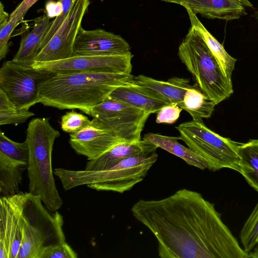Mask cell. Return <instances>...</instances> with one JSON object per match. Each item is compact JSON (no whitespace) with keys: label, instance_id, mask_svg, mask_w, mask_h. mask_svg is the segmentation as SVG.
I'll return each instance as SVG.
<instances>
[{"label":"cell","instance_id":"obj_1","mask_svg":"<svg viewBox=\"0 0 258 258\" xmlns=\"http://www.w3.org/2000/svg\"><path fill=\"white\" fill-rule=\"evenodd\" d=\"M134 217L157 240L161 258H248L214 204L183 188L159 200H139Z\"/></svg>","mask_w":258,"mask_h":258},{"label":"cell","instance_id":"obj_2","mask_svg":"<svg viewBox=\"0 0 258 258\" xmlns=\"http://www.w3.org/2000/svg\"><path fill=\"white\" fill-rule=\"evenodd\" d=\"M133 77L96 72L50 73L38 84V103L61 110L78 109L89 115L93 107Z\"/></svg>","mask_w":258,"mask_h":258},{"label":"cell","instance_id":"obj_3","mask_svg":"<svg viewBox=\"0 0 258 258\" xmlns=\"http://www.w3.org/2000/svg\"><path fill=\"white\" fill-rule=\"evenodd\" d=\"M59 136L60 133L52 127L48 118L31 120L26 131L29 192L39 196L51 212L57 211L62 205L55 183L52 165L54 143Z\"/></svg>","mask_w":258,"mask_h":258},{"label":"cell","instance_id":"obj_4","mask_svg":"<svg viewBox=\"0 0 258 258\" xmlns=\"http://www.w3.org/2000/svg\"><path fill=\"white\" fill-rule=\"evenodd\" d=\"M158 157L155 152L148 155L130 157L101 170H72L56 168L53 172L60 180L66 190L86 185L98 191L122 194L144 179Z\"/></svg>","mask_w":258,"mask_h":258},{"label":"cell","instance_id":"obj_5","mask_svg":"<svg viewBox=\"0 0 258 258\" xmlns=\"http://www.w3.org/2000/svg\"><path fill=\"white\" fill-rule=\"evenodd\" d=\"M178 55L201 91L216 105L233 93L231 79L223 74L201 36L191 26L178 47Z\"/></svg>","mask_w":258,"mask_h":258},{"label":"cell","instance_id":"obj_6","mask_svg":"<svg viewBox=\"0 0 258 258\" xmlns=\"http://www.w3.org/2000/svg\"><path fill=\"white\" fill-rule=\"evenodd\" d=\"M42 202L39 196L29 192L24 208L22 236L17 258H43L50 248L66 242L62 216L57 211L50 213Z\"/></svg>","mask_w":258,"mask_h":258},{"label":"cell","instance_id":"obj_7","mask_svg":"<svg viewBox=\"0 0 258 258\" xmlns=\"http://www.w3.org/2000/svg\"><path fill=\"white\" fill-rule=\"evenodd\" d=\"M176 128L179 140L206 163L209 170L216 171L226 168L239 173L237 142L211 131L202 119L183 122Z\"/></svg>","mask_w":258,"mask_h":258},{"label":"cell","instance_id":"obj_8","mask_svg":"<svg viewBox=\"0 0 258 258\" xmlns=\"http://www.w3.org/2000/svg\"><path fill=\"white\" fill-rule=\"evenodd\" d=\"M49 73L9 60L0 69V89L17 107L29 110L38 101V84Z\"/></svg>","mask_w":258,"mask_h":258},{"label":"cell","instance_id":"obj_9","mask_svg":"<svg viewBox=\"0 0 258 258\" xmlns=\"http://www.w3.org/2000/svg\"><path fill=\"white\" fill-rule=\"evenodd\" d=\"M151 114L125 103L106 98L90 112L99 118L125 142L141 140V133Z\"/></svg>","mask_w":258,"mask_h":258},{"label":"cell","instance_id":"obj_10","mask_svg":"<svg viewBox=\"0 0 258 258\" xmlns=\"http://www.w3.org/2000/svg\"><path fill=\"white\" fill-rule=\"evenodd\" d=\"M131 52L123 55H76L61 60L34 61L33 68L51 74L96 72L131 74L132 70Z\"/></svg>","mask_w":258,"mask_h":258},{"label":"cell","instance_id":"obj_11","mask_svg":"<svg viewBox=\"0 0 258 258\" xmlns=\"http://www.w3.org/2000/svg\"><path fill=\"white\" fill-rule=\"evenodd\" d=\"M29 192L0 199V258H17L24 225V208Z\"/></svg>","mask_w":258,"mask_h":258},{"label":"cell","instance_id":"obj_12","mask_svg":"<svg viewBox=\"0 0 258 258\" xmlns=\"http://www.w3.org/2000/svg\"><path fill=\"white\" fill-rule=\"evenodd\" d=\"M90 4V0L74 1L67 17L34 61L58 60L74 55L75 40Z\"/></svg>","mask_w":258,"mask_h":258},{"label":"cell","instance_id":"obj_13","mask_svg":"<svg viewBox=\"0 0 258 258\" xmlns=\"http://www.w3.org/2000/svg\"><path fill=\"white\" fill-rule=\"evenodd\" d=\"M69 143L76 153L88 160L96 159L115 145L125 142L99 118L92 120L79 131L70 134Z\"/></svg>","mask_w":258,"mask_h":258},{"label":"cell","instance_id":"obj_14","mask_svg":"<svg viewBox=\"0 0 258 258\" xmlns=\"http://www.w3.org/2000/svg\"><path fill=\"white\" fill-rule=\"evenodd\" d=\"M128 43L120 35L102 29H80L74 45V55L105 56L131 52Z\"/></svg>","mask_w":258,"mask_h":258},{"label":"cell","instance_id":"obj_15","mask_svg":"<svg viewBox=\"0 0 258 258\" xmlns=\"http://www.w3.org/2000/svg\"><path fill=\"white\" fill-rule=\"evenodd\" d=\"M176 4L210 19L232 20L247 15L245 7L253 8L249 0H160Z\"/></svg>","mask_w":258,"mask_h":258},{"label":"cell","instance_id":"obj_16","mask_svg":"<svg viewBox=\"0 0 258 258\" xmlns=\"http://www.w3.org/2000/svg\"><path fill=\"white\" fill-rule=\"evenodd\" d=\"M108 97L132 105L150 114L157 113L161 108L169 104L152 90L136 83L133 79L115 88Z\"/></svg>","mask_w":258,"mask_h":258},{"label":"cell","instance_id":"obj_17","mask_svg":"<svg viewBox=\"0 0 258 258\" xmlns=\"http://www.w3.org/2000/svg\"><path fill=\"white\" fill-rule=\"evenodd\" d=\"M157 148L155 145L144 139L134 143L121 142L115 145L98 158L88 160L85 170H104L125 158L151 154L155 152Z\"/></svg>","mask_w":258,"mask_h":258},{"label":"cell","instance_id":"obj_18","mask_svg":"<svg viewBox=\"0 0 258 258\" xmlns=\"http://www.w3.org/2000/svg\"><path fill=\"white\" fill-rule=\"evenodd\" d=\"M51 24L47 13L35 18L31 31L22 37L19 49L12 60L30 66L41 51V43Z\"/></svg>","mask_w":258,"mask_h":258},{"label":"cell","instance_id":"obj_19","mask_svg":"<svg viewBox=\"0 0 258 258\" xmlns=\"http://www.w3.org/2000/svg\"><path fill=\"white\" fill-rule=\"evenodd\" d=\"M133 80L137 84L152 90L169 104H176L182 109L184 96L191 86L188 79L175 77L170 78L167 81H162L140 75L134 77Z\"/></svg>","mask_w":258,"mask_h":258},{"label":"cell","instance_id":"obj_20","mask_svg":"<svg viewBox=\"0 0 258 258\" xmlns=\"http://www.w3.org/2000/svg\"><path fill=\"white\" fill-rule=\"evenodd\" d=\"M185 9L187 12L191 26L201 36L216 58L223 74L231 79L237 60L227 52L223 45L208 31L198 18L196 14L189 8Z\"/></svg>","mask_w":258,"mask_h":258},{"label":"cell","instance_id":"obj_21","mask_svg":"<svg viewBox=\"0 0 258 258\" xmlns=\"http://www.w3.org/2000/svg\"><path fill=\"white\" fill-rule=\"evenodd\" d=\"M28 163L13 159L0 152V194L8 197L20 192L23 172Z\"/></svg>","mask_w":258,"mask_h":258},{"label":"cell","instance_id":"obj_22","mask_svg":"<svg viewBox=\"0 0 258 258\" xmlns=\"http://www.w3.org/2000/svg\"><path fill=\"white\" fill-rule=\"evenodd\" d=\"M173 154L182 160L187 164L201 170L208 169L206 163L188 147H185L177 141L179 137L162 135L149 133L144 135L143 139Z\"/></svg>","mask_w":258,"mask_h":258},{"label":"cell","instance_id":"obj_23","mask_svg":"<svg viewBox=\"0 0 258 258\" xmlns=\"http://www.w3.org/2000/svg\"><path fill=\"white\" fill-rule=\"evenodd\" d=\"M236 151L239 158V173L258 192V140L237 143Z\"/></svg>","mask_w":258,"mask_h":258},{"label":"cell","instance_id":"obj_24","mask_svg":"<svg viewBox=\"0 0 258 258\" xmlns=\"http://www.w3.org/2000/svg\"><path fill=\"white\" fill-rule=\"evenodd\" d=\"M215 103L205 95L196 83L186 92L183 99V110L192 119L201 120L211 117Z\"/></svg>","mask_w":258,"mask_h":258},{"label":"cell","instance_id":"obj_25","mask_svg":"<svg viewBox=\"0 0 258 258\" xmlns=\"http://www.w3.org/2000/svg\"><path fill=\"white\" fill-rule=\"evenodd\" d=\"M35 114L29 110L20 108L0 89V124L17 125L25 122Z\"/></svg>","mask_w":258,"mask_h":258},{"label":"cell","instance_id":"obj_26","mask_svg":"<svg viewBox=\"0 0 258 258\" xmlns=\"http://www.w3.org/2000/svg\"><path fill=\"white\" fill-rule=\"evenodd\" d=\"M239 237L243 249L247 253L258 245V202L244 223Z\"/></svg>","mask_w":258,"mask_h":258},{"label":"cell","instance_id":"obj_27","mask_svg":"<svg viewBox=\"0 0 258 258\" xmlns=\"http://www.w3.org/2000/svg\"><path fill=\"white\" fill-rule=\"evenodd\" d=\"M0 152L13 159L28 163L29 149L26 141L16 142L8 138L1 131Z\"/></svg>","mask_w":258,"mask_h":258},{"label":"cell","instance_id":"obj_28","mask_svg":"<svg viewBox=\"0 0 258 258\" xmlns=\"http://www.w3.org/2000/svg\"><path fill=\"white\" fill-rule=\"evenodd\" d=\"M90 121L87 116L72 110L61 117V128L66 133L73 134L83 128Z\"/></svg>","mask_w":258,"mask_h":258},{"label":"cell","instance_id":"obj_29","mask_svg":"<svg viewBox=\"0 0 258 258\" xmlns=\"http://www.w3.org/2000/svg\"><path fill=\"white\" fill-rule=\"evenodd\" d=\"M74 1V0H57V2H58L61 5V12L54 20L51 21L50 27L44 36L41 43L40 47L41 51L53 37L67 17Z\"/></svg>","mask_w":258,"mask_h":258},{"label":"cell","instance_id":"obj_30","mask_svg":"<svg viewBox=\"0 0 258 258\" xmlns=\"http://www.w3.org/2000/svg\"><path fill=\"white\" fill-rule=\"evenodd\" d=\"M22 20L17 16L10 17L8 22L0 27V60L6 57L9 51V41L11 34Z\"/></svg>","mask_w":258,"mask_h":258},{"label":"cell","instance_id":"obj_31","mask_svg":"<svg viewBox=\"0 0 258 258\" xmlns=\"http://www.w3.org/2000/svg\"><path fill=\"white\" fill-rule=\"evenodd\" d=\"M182 109L174 103L165 105L157 112L156 123H173L179 118Z\"/></svg>","mask_w":258,"mask_h":258},{"label":"cell","instance_id":"obj_32","mask_svg":"<svg viewBox=\"0 0 258 258\" xmlns=\"http://www.w3.org/2000/svg\"><path fill=\"white\" fill-rule=\"evenodd\" d=\"M77 253L66 242L53 246L44 254L43 258H76Z\"/></svg>","mask_w":258,"mask_h":258},{"label":"cell","instance_id":"obj_33","mask_svg":"<svg viewBox=\"0 0 258 258\" xmlns=\"http://www.w3.org/2000/svg\"><path fill=\"white\" fill-rule=\"evenodd\" d=\"M38 0H23L11 14L10 17L19 16L22 19L28 10Z\"/></svg>","mask_w":258,"mask_h":258},{"label":"cell","instance_id":"obj_34","mask_svg":"<svg viewBox=\"0 0 258 258\" xmlns=\"http://www.w3.org/2000/svg\"><path fill=\"white\" fill-rule=\"evenodd\" d=\"M10 18L9 14L5 11L4 6L2 3L0 4V27L8 22Z\"/></svg>","mask_w":258,"mask_h":258},{"label":"cell","instance_id":"obj_35","mask_svg":"<svg viewBox=\"0 0 258 258\" xmlns=\"http://www.w3.org/2000/svg\"><path fill=\"white\" fill-rule=\"evenodd\" d=\"M249 257L257 258L258 257V247L255 246L254 250L248 252Z\"/></svg>","mask_w":258,"mask_h":258},{"label":"cell","instance_id":"obj_36","mask_svg":"<svg viewBox=\"0 0 258 258\" xmlns=\"http://www.w3.org/2000/svg\"><path fill=\"white\" fill-rule=\"evenodd\" d=\"M253 17L258 21V11L255 12L253 14Z\"/></svg>","mask_w":258,"mask_h":258},{"label":"cell","instance_id":"obj_37","mask_svg":"<svg viewBox=\"0 0 258 258\" xmlns=\"http://www.w3.org/2000/svg\"><path fill=\"white\" fill-rule=\"evenodd\" d=\"M100 1H101V2H103V1H105V0H100Z\"/></svg>","mask_w":258,"mask_h":258}]
</instances>
